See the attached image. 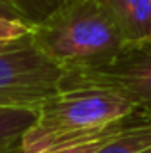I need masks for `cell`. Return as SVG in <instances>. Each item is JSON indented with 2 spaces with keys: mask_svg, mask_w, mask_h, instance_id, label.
Here are the masks:
<instances>
[{
  "mask_svg": "<svg viewBox=\"0 0 151 153\" xmlns=\"http://www.w3.org/2000/svg\"><path fill=\"white\" fill-rule=\"evenodd\" d=\"M29 36L64 76L105 68L124 50L123 36L100 0H62L30 27Z\"/></svg>",
  "mask_w": 151,
  "mask_h": 153,
  "instance_id": "obj_1",
  "label": "cell"
},
{
  "mask_svg": "<svg viewBox=\"0 0 151 153\" xmlns=\"http://www.w3.org/2000/svg\"><path fill=\"white\" fill-rule=\"evenodd\" d=\"M137 107L110 89L61 87L38 107L18 153H41L109 134L121 126Z\"/></svg>",
  "mask_w": 151,
  "mask_h": 153,
  "instance_id": "obj_2",
  "label": "cell"
},
{
  "mask_svg": "<svg viewBox=\"0 0 151 153\" xmlns=\"http://www.w3.org/2000/svg\"><path fill=\"white\" fill-rule=\"evenodd\" d=\"M62 80L64 73L36 48L30 36L0 45V107L38 109L61 89Z\"/></svg>",
  "mask_w": 151,
  "mask_h": 153,
  "instance_id": "obj_3",
  "label": "cell"
},
{
  "mask_svg": "<svg viewBox=\"0 0 151 153\" xmlns=\"http://www.w3.org/2000/svg\"><path fill=\"white\" fill-rule=\"evenodd\" d=\"M78 85L110 89L133 103L137 111L151 116V43L124 48L109 66L82 75L64 76L61 84V87Z\"/></svg>",
  "mask_w": 151,
  "mask_h": 153,
  "instance_id": "obj_4",
  "label": "cell"
},
{
  "mask_svg": "<svg viewBox=\"0 0 151 153\" xmlns=\"http://www.w3.org/2000/svg\"><path fill=\"white\" fill-rule=\"evenodd\" d=\"M117 25L124 48L151 43V0H100Z\"/></svg>",
  "mask_w": 151,
  "mask_h": 153,
  "instance_id": "obj_5",
  "label": "cell"
},
{
  "mask_svg": "<svg viewBox=\"0 0 151 153\" xmlns=\"http://www.w3.org/2000/svg\"><path fill=\"white\" fill-rule=\"evenodd\" d=\"M96 153H151V116L139 111L130 125L110 137Z\"/></svg>",
  "mask_w": 151,
  "mask_h": 153,
  "instance_id": "obj_6",
  "label": "cell"
},
{
  "mask_svg": "<svg viewBox=\"0 0 151 153\" xmlns=\"http://www.w3.org/2000/svg\"><path fill=\"white\" fill-rule=\"evenodd\" d=\"M38 109L0 107V153H18L23 134L34 123Z\"/></svg>",
  "mask_w": 151,
  "mask_h": 153,
  "instance_id": "obj_7",
  "label": "cell"
},
{
  "mask_svg": "<svg viewBox=\"0 0 151 153\" xmlns=\"http://www.w3.org/2000/svg\"><path fill=\"white\" fill-rule=\"evenodd\" d=\"M9 7L16 11L20 20L29 27L43 22L48 14H52L62 0H4Z\"/></svg>",
  "mask_w": 151,
  "mask_h": 153,
  "instance_id": "obj_8",
  "label": "cell"
},
{
  "mask_svg": "<svg viewBox=\"0 0 151 153\" xmlns=\"http://www.w3.org/2000/svg\"><path fill=\"white\" fill-rule=\"evenodd\" d=\"M137 112H139V111H137ZM137 112L132 114L121 126H117L115 130L109 132V134H103V135L94 137V139H89V141H82V143H75V144H66V146H59V148H53V150H46V152H41V153H96L110 137H114L117 132H121L126 125H130V123L135 119Z\"/></svg>",
  "mask_w": 151,
  "mask_h": 153,
  "instance_id": "obj_9",
  "label": "cell"
},
{
  "mask_svg": "<svg viewBox=\"0 0 151 153\" xmlns=\"http://www.w3.org/2000/svg\"><path fill=\"white\" fill-rule=\"evenodd\" d=\"M30 27L20 20H9L0 16V45L2 43H11L16 39H21L29 36Z\"/></svg>",
  "mask_w": 151,
  "mask_h": 153,
  "instance_id": "obj_10",
  "label": "cell"
},
{
  "mask_svg": "<svg viewBox=\"0 0 151 153\" xmlns=\"http://www.w3.org/2000/svg\"><path fill=\"white\" fill-rule=\"evenodd\" d=\"M0 16L2 18H9V20H20V16L16 14V11L13 7H9L4 0H0ZM21 22V20H20Z\"/></svg>",
  "mask_w": 151,
  "mask_h": 153,
  "instance_id": "obj_11",
  "label": "cell"
}]
</instances>
